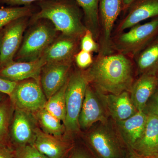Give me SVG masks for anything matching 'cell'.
<instances>
[{"instance_id":"6da1fadb","label":"cell","mask_w":158,"mask_h":158,"mask_svg":"<svg viewBox=\"0 0 158 158\" xmlns=\"http://www.w3.org/2000/svg\"><path fill=\"white\" fill-rule=\"evenodd\" d=\"M135 64L132 59L118 52L98 55L92 65L85 70L89 84L104 94L130 92L134 82Z\"/></svg>"},{"instance_id":"7a4b0ae2","label":"cell","mask_w":158,"mask_h":158,"mask_svg":"<svg viewBox=\"0 0 158 158\" xmlns=\"http://www.w3.org/2000/svg\"><path fill=\"white\" fill-rule=\"evenodd\" d=\"M39 6L40 10L32 15L30 23L47 20L61 34L80 39L88 30L83 11L75 0H45Z\"/></svg>"},{"instance_id":"3957f363","label":"cell","mask_w":158,"mask_h":158,"mask_svg":"<svg viewBox=\"0 0 158 158\" xmlns=\"http://www.w3.org/2000/svg\"><path fill=\"white\" fill-rule=\"evenodd\" d=\"M158 36V17L113 35V51L133 59Z\"/></svg>"},{"instance_id":"277c9868","label":"cell","mask_w":158,"mask_h":158,"mask_svg":"<svg viewBox=\"0 0 158 158\" xmlns=\"http://www.w3.org/2000/svg\"><path fill=\"white\" fill-rule=\"evenodd\" d=\"M33 24L24 35L14 61L31 62L40 59L58 36V31L47 20H39Z\"/></svg>"},{"instance_id":"5b68a950","label":"cell","mask_w":158,"mask_h":158,"mask_svg":"<svg viewBox=\"0 0 158 158\" xmlns=\"http://www.w3.org/2000/svg\"><path fill=\"white\" fill-rule=\"evenodd\" d=\"M89 82L85 70L76 69L69 77L65 92L66 116L64 124L68 132L80 130L78 119Z\"/></svg>"},{"instance_id":"8992f818","label":"cell","mask_w":158,"mask_h":158,"mask_svg":"<svg viewBox=\"0 0 158 158\" xmlns=\"http://www.w3.org/2000/svg\"><path fill=\"white\" fill-rule=\"evenodd\" d=\"M123 0H100L99 4V35L98 55L115 52L112 46L113 30L116 20L123 11Z\"/></svg>"},{"instance_id":"52a82bcc","label":"cell","mask_w":158,"mask_h":158,"mask_svg":"<svg viewBox=\"0 0 158 158\" xmlns=\"http://www.w3.org/2000/svg\"><path fill=\"white\" fill-rule=\"evenodd\" d=\"M9 98L15 109L31 113L44 109L47 101L40 82L32 79L17 82Z\"/></svg>"},{"instance_id":"ba28073f","label":"cell","mask_w":158,"mask_h":158,"mask_svg":"<svg viewBox=\"0 0 158 158\" xmlns=\"http://www.w3.org/2000/svg\"><path fill=\"white\" fill-rule=\"evenodd\" d=\"M88 143L97 158H123L122 144L108 122L98 124L89 132Z\"/></svg>"},{"instance_id":"9c48e42d","label":"cell","mask_w":158,"mask_h":158,"mask_svg":"<svg viewBox=\"0 0 158 158\" xmlns=\"http://www.w3.org/2000/svg\"><path fill=\"white\" fill-rule=\"evenodd\" d=\"M28 17L15 20L3 29L0 39V69L14 61L28 24Z\"/></svg>"},{"instance_id":"30bf717a","label":"cell","mask_w":158,"mask_h":158,"mask_svg":"<svg viewBox=\"0 0 158 158\" xmlns=\"http://www.w3.org/2000/svg\"><path fill=\"white\" fill-rule=\"evenodd\" d=\"M109 115L100 92L89 84L79 115L80 129H88L97 123L108 122Z\"/></svg>"},{"instance_id":"8fae6325","label":"cell","mask_w":158,"mask_h":158,"mask_svg":"<svg viewBox=\"0 0 158 158\" xmlns=\"http://www.w3.org/2000/svg\"><path fill=\"white\" fill-rule=\"evenodd\" d=\"M32 113L15 109L10 125L9 137L15 148L27 144L33 145L36 127Z\"/></svg>"},{"instance_id":"7c38bea8","label":"cell","mask_w":158,"mask_h":158,"mask_svg":"<svg viewBox=\"0 0 158 158\" xmlns=\"http://www.w3.org/2000/svg\"><path fill=\"white\" fill-rule=\"evenodd\" d=\"M124 13L114 31L115 34L146 20L158 17V0H135Z\"/></svg>"},{"instance_id":"4fadbf2b","label":"cell","mask_w":158,"mask_h":158,"mask_svg":"<svg viewBox=\"0 0 158 158\" xmlns=\"http://www.w3.org/2000/svg\"><path fill=\"white\" fill-rule=\"evenodd\" d=\"M81 39L64 34L58 36L42 56L46 64L73 62L80 51Z\"/></svg>"},{"instance_id":"5bb4252c","label":"cell","mask_w":158,"mask_h":158,"mask_svg":"<svg viewBox=\"0 0 158 158\" xmlns=\"http://www.w3.org/2000/svg\"><path fill=\"white\" fill-rule=\"evenodd\" d=\"M73 62L47 63L44 65L40 73V84L47 100L67 81Z\"/></svg>"},{"instance_id":"9a60e30c","label":"cell","mask_w":158,"mask_h":158,"mask_svg":"<svg viewBox=\"0 0 158 158\" xmlns=\"http://www.w3.org/2000/svg\"><path fill=\"white\" fill-rule=\"evenodd\" d=\"M46 64L42 57L31 62H13L0 69V77L18 82L32 79L40 82L41 70Z\"/></svg>"},{"instance_id":"2e32d148","label":"cell","mask_w":158,"mask_h":158,"mask_svg":"<svg viewBox=\"0 0 158 158\" xmlns=\"http://www.w3.org/2000/svg\"><path fill=\"white\" fill-rule=\"evenodd\" d=\"M147 113L138 111L130 118L121 121H115L120 138L128 148H132L144 132Z\"/></svg>"},{"instance_id":"e0dca14e","label":"cell","mask_w":158,"mask_h":158,"mask_svg":"<svg viewBox=\"0 0 158 158\" xmlns=\"http://www.w3.org/2000/svg\"><path fill=\"white\" fill-rule=\"evenodd\" d=\"M100 93L109 115L115 121L127 119L138 112L130 97L129 92L123 91L117 94Z\"/></svg>"},{"instance_id":"ac0fdd59","label":"cell","mask_w":158,"mask_h":158,"mask_svg":"<svg viewBox=\"0 0 158 158\" xmlns=\"http://www.w3.org/2000/svg\"><path fill=\"white\" fill-rule=\"evenodd\" d=\"M33 145L49 158H65L72 148L70 143L46 134L39 128Z\"/></svg>"},{"instance_id":"d6986e66","label":"cell","mask_w":158,"mask_h":158,"mask_svg":"<svg viewBox=\"0 0 158 158\" xmlns=\"http://www.w3.org/2000/svg\"><path fill=\"white\" fill-rule=\"evenodd\" d=\"M146 113L148 117L144 132L131 149L140 156L149 157L158 154V116L150 112Z\"/></svg>"},{"instance_id":"ffe728a7","label":"cell","mask_w":158,"mask_h":158,"mask_svg":"<svg viewBox=\"0 0 158 158\" xmlns=\"http://www.w3.org/2000/svg\"><path fill=\"white\" fill-rule=\"evenodd\" d=\"M158 88L157 77L141 75L135 80L130 90V97L138 111H144L148 102Z\"/></svg>"},{"instance_id":"44dd1931","label":"cell","mask_w":158,"mask_h":158,"mask_svg":"<svg viewBox=\"0 0 158 158\" xmlns=\"http://www.w3.org/2000/svg\"><path fill=\"white\" fill-rule=\"evenodd\" d=\"M138 75L158 77V36L133 59Z\"/></svg>"},{"instance_id":"7402d4cb","label":"cell","mask_w":158,"mask_h":158,"mask_svg":"<svg viewBox=\"0 0 158 158\" xmlns=\"http://www.w3.org/2000/svg\"><path fill=\"white\" fill-rule=\"evenodd\" d=\"M83 13V19L88 30L98 42L99 35V4L100 0H75Z\"/></svg>"},{"instance_id":"603a6c76","label":"cell","mask_w":158,"mask_h":158,"mask_svg":"<svg viewBox=\"0 0 158 158\" xmlns=\"http://www.w3.org/2000/svg\"><path fill=\"white\" fill-rule=\"evenodd\" d=\"M36 117L43 131L61 138L65 130V126L62 121L44 108L36 113Z\"/></svg>"},{"instance_id":"cb8c5ba5","label":"cell","mask_w":158,"mask_h":158,"mask_svg":"<svg viewBox=\"0 0 158 158\" xmlns=\"http://www.w3.org/2000/svg\"><path fill=\"white\" fill-rule=\"evenodd\" d=\"M67 81L68 80L60 90L47 100L44 108L49 113L62 121L63 124L66 116L65 92Z\"/></svg>"},{"instance_id":"d4e9b609","label":"cell","mask_w":158,"mask_h":158,"mask_svg":"<svg viewBox=\"0 0 158 158\" xmlns=\"http://www.w3.org/2000/svg\"><path fill=\"white\" fill-rule=\"evenodd\" d=\"M14 110L9 98L0 103V144H7Z\"/></svg>"},{"instance_id":"484cf974","label":"cell","mask_w":158,"mask_h":158,"mask_svg":"<svg viewBox=\"0 0 158 158\" xmlns=\"http://www.w3.org/2000/svg\"><path fill=\"white\" fill-rule=\"evenodd\" d=\"M33 9L30 6L0 9V31L15 20L31 16Z\"/></svg>"},{"instance_id":"4316f807","label":"cell","mask_w":158,"mask_h":158,"mask_svg":"<svg viewBox=\"0 0 158 158\" xmlns=\"http://www.w3.org/2000/svg\"><path fill=\"white\" fill-rule=\"evenodd\" d=\"M14 154L15 158H49L40 152L32 144L15 148Z\"/></svg>"},{"instance_id":"83f0119b","label":"cell","mask_w":158,"mask_h":158,"mask_svg":"<svg viewBox=\"0 0 158 158\" xmlns=\"http://www.w3.org/2000/svg\"><path fill=\"white\" fill-rule=\"evenodd\" d=\"M99 49L98 43L94 39L91 31L87 30L80 40V50L98 53Z\"/></svg>"},{"instance_id":"f1b7e54d","label":"cell","mask_w":158,"mask_h":158,"mask_svg":"<svg viewBox=\"0 0 158 158\" xmlns=\"http://www.w3.org/2000/svg\"><path fill=\"white\" fill-rule=\"evenodd\" d=\"M92 53L80 50L74 58L77 67L80 69L85 70L92 65L94 61Z\"/></svg>"},{"instance_id":"f546056e","label":"cell","mask_w":158,"mask_h":158,"mask_svg":"<svg viewBox=\"0 0 158 158\" xmlns=\"http://www.w3.org/2000/svg\"><path fill=\"white\" fill-rule=\"evenodd\" d=\"M17 82L11 81L0 77V92L10 96Z\"/></svg>"},{"instance_id":"4dcf8cb0","label":"cell","mask_w":158,"mask_h":158,"mask_svg":"<svg viewBox=\"0 0 158 158\" xmlns=\"http://www.w3.org/2000/svg\"><path fill=\"white\" fill-rule=\"evenodd\" d=\"M151 98V102H150L149 104H148L144 111L150 112L158 116V88Z\"/></svg>"},{"instance_id":"1f68e13d","label":"cell","mask_w":158,"mask_h":158,"mask_svg":"<svg viewBox=\"0 0 158 158\" xmlns=\"http://www.w3.org/2000/svg\"><path fill=\"white\" fill-rule=\"evenodd\" d=\"M67 158H96L87 150L81 148H74L70 151Z\"/></svg>"},{"instance_id":"d6a6232c","label":"cell","mask_w":158,"mask_h":158,"mask_svg":"<svg viewBox=\"0 0 158 158\" xmlns=\"http://www.w3.org/2000/svg\"><path fill=\"white\" fill-rule=\"evenodd\" d=\"M0 158H15L12 152L7 144H0Z\"/></svg>"},{"instance_id":"836d02e7","label":"cell","mask_w":158,"mask_h":158,"mask_svg":"<svg viewBox=\"0 0 158 158\" xmlns=\"http://www.w3.org/2000/svg\"><path fill=\"white\" fill-rule=\"evenodd\" d=\"M45 0H0V2L7 5L11 6H29L30 4L36 1H43Z\"/></svg>"},{"instance_id":"e575fe53","label":"cell","mask_w":158,"mask_h":158,"mask_svg":"<svg viewBox=\"0 0 158 158\" xmlns=\"http://www.w3.org/2000/svg\"><path fill=\"white\" fill-rule=\"evenodd\" d=\"M127 158H148L142 156L135 152L133 149L128 148L127 157Z\"/></svg>"},{"instance_id":"d590c367","label":"cell","mask_w":158,"mask_h":158,"mask_svg":"<svg viewBox=\"0 0 158 158\" xmlns=\"http://www.w3.org/2000/svg\"><path fill=\"white\" fill-rule=\"evenodd\" d=\"M135 1V0H123V9L122 12H125Z\"/></svg>"},{"instance_id":"8d00e7d4","label":"cell","mask_w":158,"mask_h":158,"mask_svg":"<svg viewBox=\"0 0 158 158\" xmlns=\"http://www.w3.org/2000/svg\"><path fill=\"white\" fill-rule=\"evenodd\" d=\"M4 94L1 93V92H0V103H1V102L4 99Z\"/></svg>"},{"instance_id":"74e56055","label":"cell","mask_w":158,"mask_h":158,"mask_svg":"<svg viewBox=\"0 0 158 158\" xmlns=\"http://www.w3.org/2000/svg\"><path fill=\"white\" fill-rule=\"evenodd\" d=\"M148 158H158V154L156 155L152 156L147 157Z\"/></svg>"},{"instance_id":"f35d334b","label":"cell","mask_w":158,"mask_h":158,"mask_svg":"<svg viewBox=\"0 0 158 158\" xmlns=\"http://www.w3.org/2000/svg\"><path fill=\"white\" fill-rule=\"evenodd\" d=\"M3 29L0 31V39H1V37H2V34Z\"/></svg>"},{"instance_id":"ab89813d","label":"cell","mask_w":158,"mask_h":158,"mask_svg":"<svg viewBox=\"0 0 158 158\" xmlns=\"http://www.w3.org/2000/svg\"></svg>"}]
</instances>
